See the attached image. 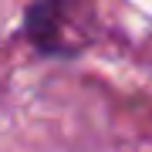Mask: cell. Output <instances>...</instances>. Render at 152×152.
<instances>
[{"label": "cell", "instance_id": "cell-1", "mask_svg": "<svg viewBox=\"0 0 152 152\" xmlns=\"http://www.w3.org/2000/svg\"><path fill=\"white\" fill-rule=\"evenodd\" d=\"M75 7L41 4L27 10V37L44 51H71L85 41V31L71 24Z\"/></svg>", "mask_w": 152, "mask_h": 152}]
</instances>
